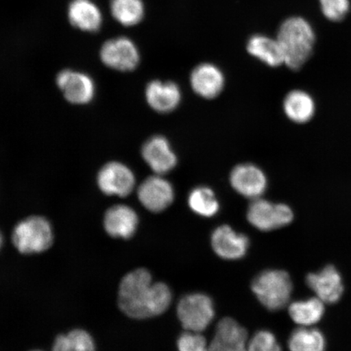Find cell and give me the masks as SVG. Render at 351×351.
Returning a JSON list of instances; mask_svg holds the SVG:
<instances>
[{
  "label": "cell",
  "instance_id": "6da1fadb",
  "mask_svg": "<svg viewBox=\"0 0 351 351\" xmlns=\"http://www.w3.org/2000/svg\"><path fill=\"white\" fill-rule=\"evenodd\" d=\"M172 302V292L163 282L154 283L150 271L136 269L120 284L118 304L129 317L144 319L165 313Z\"/></svg>",
  "mask_w": 351,
  "mask_h": 351
},
{
  "label": "cell",
  "instance_id": "7a4b0ae2",
  "mask_svg": "<svg viewBox=\"0 0 351 351\" xmlns=\"http://www.w3.org/2000/svg\"><path fill=\"white\" fill-rule=\"evenodd\" d=\"M276 38L282 48L285 64L292 70L300 69L313 55L315 32L302 17L292 16L284 21Z\"/></svg>",
  "mask_w": 351,
  "mask_h": 351
},
{
  "label": "cell",
  "instance_id": "3957f363",
  "mask_svg": "<svg viewBox=\"0 0 351 351\" xmlns=\"http://www.w3.org/2000/svg\"><path fill=\"white\" fill-rule=\"evenodd\" d=\"M252 289L258 300L267 309L279 311L291 300L293 283L287 271L269 269L254 278Z\"/></svg>",
  "mask_w": 351,
  "mask_h": 351
},
{
  "label": "cell",
  "instance_id": "277c9868",
  "mask_svg": "<svg viewBox=\"0 0 351 351\" xmlns=\"http://www.w3.org/2000/svg\"><path fill=\"white\" fill-rule=\"evenodd\" d=\"M12 243L21 254L45 252L53 243V232L51 223L42 217L26 218L14 228Z\"/></svg>",
  "mask_w": 351,
  "mask_h": 351
},
{
  "label": "cell",
  "instance_id": "5b68a950",
  "mask_svg": "<svg viewBox=\"0 0 351 351\" xmlns=\"http://www.w3.org/2000/svg\"><path fill=\"white\" fill-rule=\"evenodd\" d=\"M178 317L187 331L205 330L215 317L214 304L208 295L193 293L181 298L178 304Z\"/></svg>",
  "mask_w": 351,
  "mask_h": 351
},
{
  "label": "cell",
  "instance_id": "8992f818",
  "mask_svg": "<svg viewBox=\"0 0 351 351\" xmlns=\"http://www.w3.org/2000/svg\"><path fill=\"white\" fill-rule=\"evenodd\" d=\"M248 221L261 231H271L293 221V213L288 205L274 204L261 197L254 199L247 210Z\"/></svg>",
  "mask_w": 351,
  "mask_h": 351
},
{
  "label": "cell",
  "instance_id": "52a82bcc",
  "mask_svg": "<svg viewBox=\"0 0 351 351\" xmlns=\"http://www.w3.org/2000/svg\"><path fill=\"white\" fill-rule=\"evenodd\" d=\"M99 55L105 65L121 72L133 71L140 61L138 47L130 38L124 36L105 42Z\"/></svg>",
  "mask_w": 351,
  "mask_h": 351
},
{
  "label": "cell",
  "instance_id": "ba28073f",
  "mask_svg": "<svg viewBox=\"0 0 351 351\" xmlns=\"http://www.w3.org/2000/svg\"><path fill=\"white\" fill-rule=\"evenodd\" d=\"M98 185L104 194L125 197L133 191L135 186L134 174L125 165L112 162L99 171Z\"/></svg>",
  "mask_w": 351,
  "mask_h": 351
},
{
  "label": "cell",
  "instance_id": "9c48e42d",
  "mask_svg": "<svg viewBox=\"0 0 351 351\" xmlns=\"http://www.w3.org/2000/svg\"><path fill=\"white\" fill-rule=\"evenodd\" d=\"M138 195L145 208L152 213H160L173 203L175 194L172 184L161 175H156L140 185Z\"/></svg>",
  "mask_w": 351,
  "mask_h": 351
},
{
  "label": "cell",
  "instance_id": "30bf717a",
  "mask_svg": "<svg viewBox=\"0 0 351 351\" xmlns=\"http://www.w3.org/2000/svg\"><path fill=\"white\" fill-rule=\"evenodd\" d=\"M230 184L241 195L256 199L265 192L266 175L256 165L243 164L236 166L230 174Z\"/></svg>",
  "mask_w": 351,
  "mask_h": 351
},
{
  "label": "cell",
  "instance_id": "8fae6325",
  "mask_svg": "<svg viewBox=\"0 0 351 351\" xmlns=\"http://www.w3.org/2000/svg\"><path fill=\"white\" fill-rule=\"evenodd\" d=\"M56 83L71 104H85L94 98V82L86 73L65 69L57 76Z\"/></svg>",
  "mask_w": 351,
  "mask_h": 351
},
{
  "label": "cell",
  "instance_id": "7c38bea8",
  "mask_svg": "<svg viewBox=\"0 0 351 351\" xmlns=\"http://www.w3.org/2000/svg\"><path fill=\"white\" fill-rule=\"evenodd\" d=\"M212 247L215 253L226 261H237L243 258L248 251L250 241L247 236L222 226L212 234Z\"/></svg>",
  "mask_w": 351,
  "mask_h": 351
},
{
  "label": "cell",
  "instance_id": "4fadbf2b",
  "mask_svg": "<svg viewBox=\"0 0 351 351\" xmlns=\"http://www.w3.org/2000/svg\"><path fill=\"white\" fill-rule=\"evenodd\" d=\"M306 282L324 304H335L343 293L341 276L333 266H327L318 273L307 275Z\"/></svg>",
  "mask_w": 351,
  "mask_h": 351
},
{
  "label": "cell",
  "instance_id": "5bb4252c",
  "mask_svg": "<svg viewBox=\"0 0 351 351\" xmlns=\"http://www.w3.org/2000/svg\"><path fill=\"white\" fill-rule=\"evenodd\" d=\"M142 155L145 162L157 175L169 173L178 163L177 156L163 136L149 138L143 145Z\"/></svg>",
  "mask_w": 351,
  "mask_h": 351
},
{
  "label": "cell",
  "instance_id": "9a60e30c",
  "mask_svg": "<svg viewBox=\"0 0 351 351\" xmlns=\"http://www.w3.org/2000/svg\"><path fill=\"white\" fill-rule=\"evenodd\" d=\"M191 84L192 89L200 97L214 99L221 93L225 86V76L217 65L203 63L193 70Z\"/></svg>",
  "mask_w": 351,
  "mask_h": 351
},
{
  "label": "cell",
  "instance_id": "2e32d148",
  "mask_svg": "<svg viewBox=\"0 0 351 351\" xmlns=\"http://www.w3.org/2000/svg\"><path fill=\"white\" fill-rule=\"evenodd\" d=\"M247 332L236 320L225 318L219 322L208 351H248Z\"/></svg>",
  "mask_w": 351,
  "mask_h": 351
},
{
  "label": "cell",
  "instance_id": "e0dca14e",
  "mask_svg": "<svg viewBox=\"0 0 351 351\" xmlns=\"http://www.w3.org/2000/svg\"><path fill=\"white\" fill-rule=\"evenodd\" d=\"M104 223L105 230L110 236L128 239L137 230L138 217L128 206L116 205L107 210Z\"/></svg>",
  "mask_w": 351,
  "mask_h": 351
},
{
  "label": "cell",
  "instance_id": "ac0fdd59",
  "mask_svg": "<svg viewBox=\"0 0 351 351\" xmlns=\"http://www.w3.org/2000/svg\"><path fill=\"white\" fill-rule=\"evenodd\" d=\"M146 99L149 106L156 112L169 113L181 103L182 92L174 82L156 80L147 85Z\"/></svg>",
  "mask_w": 351,
  "mask_h": 351
},
{
  "label": "cell",
  "instance_id": "d6986e66",
  "mask_svg": "<svg viewBox=\"0 0 351 351\" xmlns=\"http://www.w3.org/2000/svg\"><path fill=\"white\" fill-rule=\"evenodd\" d=\"M68 19L73 27L84 32H97L103 24L102 12L92 0H72Z\"/></svg>",
  "mask_w": 351,
  "mask_h": 351
},
{
  "label": "cell",
  "instance_id": "ffe728a7",
  "mask_svg": "<svg viewBox=\"0 0 351 351\" xmlns=\"http://www.w3.org/2000/svg\"><path fill=\"white\" fill-rule=\"evenodd\" d=\"M247 49L250 55L270 67H278L285 64L282 48L276 38L263 34L253 35L249 38Z\"/></svg>",
  "mask_w": 351,
  "mask_h": 351
},
{
  "label": "cell",
  "instance_id": "44dd1931",
  "mask_svg": "<svg viewBox=\"0 0 351 351\" xmlns=\"http://www.w3.org/2000/svg\"><path fill=\"white\" fill-rule=\"evenodd\" d=\"M285 115L296 124H306L315 116V100L306 91L295 90L285 96L283 102Z\"/></svg>",
  "mask_w": 351,
  "mask_h": 351
},
{
  "label": "cell",
  "instance_id": "7402d4cb",
  "mask_svg": "<svg viewBox=\"0 0 351 351\" xmlns=\"http://www.w3.org/2000/svg\"><path fill=\"white\" fill-rule=\"evenodd\" d=\"M289 313L298 326L311 327L322 319L324 302L317 297L293 302L289 307Z\"/></svg>",
  "mask_w": 351,
  "mask_h": 351
},
{
  "label": "cell",
  "instance_id": "603a6c76",
  "mask_svg": "<svg viewBox=\"0 0 351 351\" xmlns=\"http://www.w3.org/2000/svg\"><path fill=\"white\" fill-rule=\"evenodd\" d=\"M110 10L113 19L125 27L138 25L145 15L143 0H112Z\"/></svg>",
  "mask_w": 351,
  "mask_h": 351
},
{
  "label": "cell",
  "instance_id": "cb8c5ba5",
  "mask_svg": "<svg viewBox=\"0 0 351 351\" xmlns=\"http://www.w3.org/2000/svg\"><path fill=\"white\" fill-rule=\"evenodd\" d=\"M326 339L317 328L302 327L295 329L289 339L291 351H324Z\"/></svg>",
  "mask_w": 351,
  "mask_h": 351
},
{
  "label": "cell",
  "instance_id": "d4e9b609",
  "mask_svg": "<svg viewBox=\"0 0 351 351\" xmlns=\"http://www.w3.org/2000/svg\"><path fill=\"white\" fill-rule=\"evenodd\" d=\"M188 204L193 212L204 217H214L219 209L214 191L206 186L195 188L189 195Z\"/></svg>",
  "mask_w": 351,
  "mask_h": 351
},
{
  "label": "cell",
  "instance_id": "484cf974",
  "mask_svg": "<svg viewBox=\"0 0 351 351\" xmlns=\"http://www.w3.org/2000/svg\"><path fill=\"white\" fill-rule=\"evenodd\" d=\"M53 351H95L92 337L82 329H75L56 339Z\"/></svg>",
  "mask_w": 351,
  "mask_h": 351
},
{
  "label": "cell",
  "instance_id": "4316f807",
  "mask_svg": "<svg viewBox=\"0 0 351 351\" xmlns=\"http://www.w3.org/2000/svg\"><path fill=\"white\" fill-rule=\"evenodd\" d=\"M319 4L324 16L332 21L343 19L350 7V0H319Z\"/></svg>",
  "mask_w": 351,
  "mask_h": 351
},
{
  "label": "cell",
  "instance_id": "83f0119b",
  "mask_svg": "<svg viewBox=\"0 0 351 351\" xmlns=\"http://www.w3.org/2000/svg\"><path fill=\"white\" fill-rule=\"evenodd\" d=\"M248 351H282L273 332L261 330L256 333L248 345Z\"/></svg>",
  "mask_w": 351,
  "mask_h": 351
},
{
  "label": "cell",
  "instance_id": "f1b7e54d",
  "mask_svg": "<svg viewBox=\"0 0 351 351\" xmlns=\"http://www.w3.org/2000/svg\"><path fill=\"white\" fill-rule=\"evenodd\" d=\"M178 351H208L205 337L199 332L188 331L182 333L178 340Z\"/></svg>",
  "mask_w": 351,
  "mask_h": 351
},
{
  "label": "cell",
  "instance_id": "f546056e",
  "mask_svg": "<svg viewBox=\"0 0 351 351\" xmlns=\"http://www.w3.org/2000/svg\"><path fill=\"white\" fill-rule=\"evenodd\" d=\"M2 243H3V237H2L1 232H0V248H1Z\"/></svg>",
  "mask_w": 351,
  "mask_h": 351
},
{
  "label": "cell",
  "instance_id": "4dcf8cb0",
  "mask_svg": "<svg viewBox=\"0 0 351 351\" xmlns=\"http://www.w3.org/2000/svg\"><path fill=\"white\" fill-rule=\"evenodd\" d=\"M33 351H42V350H33Z\"/></svg>",
  "mask_w": 351,
  "mask_h": 351
}]
</instances>
